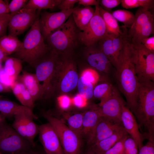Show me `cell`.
I'll use <instances>...</instances> for the list:
<instances>
[{"mask_svg": "<svg viewBox=\"0 0 154 154\" xmlns=\"http://www.w3.org/2000/svg\"><path fill=\"white\" fill-rule=\"evenodd\" d=\"M87 100L79 94L76 95L73 98L72 102L76 107L81 108L86 106Z\"/></svg>", "mask_w": 154, "mask_h": 154, "instance_id": "obj_46", "label": "cell"}, {"mask_svg": "<svg viewBox=\"0 0 154 154\" xmlns=\"http://www.w3.org/2000/svg\"><path fill=\"white\" fill-rule=\"evenodd\" d=\"M127 135L120 140L103 154H125L124 143Z\"/></svg>", "mask_w": 154, "mask_h": 154, "instance_id": "obj_39", "label": "cell"}, {"mask_svg": "<svg viewBox=\"0 0 154 154\" xmlns=\"http://www.w3.org/2000/svg\"><path fill=\"white\" fill-rule=\"evenodd\" d=\"M101 117L97 106H91L83 113L82 137L88 139Z\"/></svg>", "mask_w": 154, "mask_h": 154, "instance_id": "obj_20", "label": "cell"}, {"mask_svg": "<svg viewBox=\"0 0 154 154\" xmlns=\"http://www.w3.org/2000/svg\"><path fill=\"white\" fill-rule=\"evenodd\" d=\"M121 3V0H99V5L102 9L110 12L113 8Z\"/></svg>", "mask_w": 154, "mask_h": 154, "instance_id": "obj_40", "label": "cell"}, {"mask_svg": "<svg viewBox=\"0 0 154 154\" xmlns=\"http://www.w3.org/2000/svg\"><path fill=\"white\" fill-rule=\"evenodd\" d=\"M6 57L4 55L0 48V62L4 61Z\"/></svg>", "mask_w": 154, "mask_h": 154, "instance_id": "obj_51", "label": "cell"}, {"mask_svg": "<svg viewBox=\"0 0 154 154\" xmlns=\"http://www.w3.org/2000/svg\"><path fill=\"white\" fill-rule=\"evenodd\" d=\"M129 50L138 80L148 79L154 82V52L148 50L142 44L134 45L130 42Z\"/></svg>", "mask_w": 154, "mask_h": 154, "instance_id": "obj_5", "label": "cell"}, {"mask_svg": "<svg viewBox=\"0 0 154 154\" xmlns=\"http://www.w3.org/2000/svg\"><path fill=\"white\" fill-rule=\"evenodd\" d=\"M154 33V21L153 19L146 23L130 39L128 40L133 45L141 44L144 38L149 37Z\"/></svg>", "mask_w": 154, "mask_h": 154, "instance_id": "obj_29", "label": "cell"}, {"mask_svg": "<svg viewBox=\"0 0 154 154\" xmlns=\"http://www.w3.org/2000/svg\"><path fill=\"white\" fill-rule=\"evenodd\" d=\"M38 134L46 154H64L58 135L50 123L39 125Z\"/></svg>", "mask_w": 154, "mask_h": 154, "instance_id": "obj_16", "label": "cell"}, {"mask_svg": "<svg viewBox=\"0 0 154 154\" xmlns=\"http://www.w3.org/2000/svg\"><path fill=\"white\" fill-rule=\"evenodd\" d=\"M123 35L107 34L98 44L112 65L117 70L119 67L123 43Z\"/></svg>", "mask_w": 154, "mask_h": 154, "instance_id": "obj_11", "label": "cell"}, {"mask_svg": "<svg viewBox=\"0 0 154 154\" xmlns=\"http://www.w3.org/2000/svg\"><path fill=\"white\" fill-rule=\"evenodd\" d=\"M3 69L8 76L16 80L22 68V61L14 57L7 56Z\"/></svg>", "mask_w": 154, "mask_h": 154, "instance_id": "obj_28", "label": "cell"}, {"mask_svg": "<svg viewBox=\"0 0 154 154\" xmlns=\"http://www.w3.org/2000/svg\"><path fill=\"white\" fill-rule=\"evenodd\" d=\"M5 118L1 114L0 115V123H1Z\"/></svg>", "mask_w": 154, "mask_h": 154, "instance_id": "obj_53", "label": "cell"}, {"mask_svg": "<svg viewBox=\"0 0 154 154\" xmlns=\"http://www.w3.org/2000/svg\"><path fill=\"white\" fill-rule=\"evenodd\" d=\"M94 13L95 9L91 6L76 7L72 15L76 25L80 31H82L86 27Z\"/></svg>", "mask_w": 154, "mask_h": 154, "instance_id": "obj_22", "label": "cell"}, {"mask_svg": "<svg viewBox=\"0 0 154 154\" xmlns=\"http://www.w3.org/2000/svg\"><path fill=\"white\" fill-rule=\"evenodd\" d=\"M111 14L117 21L122 23L126 28H131L135 20V15L125 10H116L113 11Z\"/></svg>", "mask_w": 154, "mask_h": 154, "instance_id": "obj_32", "label": "cell"}, {"mask_svg": "<svg viewBox=\"0 0 154 154\" xmlns=\"http://www.w3.org/2000/svg\"><path fill=\"white\" fill-rule=\"evenodd\" d=\"M33 146L6 121L0 123V151L3 154H15L27 151Z\"/></svg>", "mask_w": 154, "mask_h": 154, "instance_id": "obj_7", "label": "cell"}, {"mask_svg": "<svg viewBox=\"0 0 154 154\" xmlns=\"http://www.w3.org/2000/svg\"><path fill=\"white\" fill-rule=\"evenodd\" d=\"M0 154H3L0 151Z\"/></svg>", "mask_w": 154, "mask_h": 154, "instance_id": "obj_56", "label": "cell"}, {"mask_svg": "<svg viewBox=\"0 0 154 154\" xmlns=\"http://www.w3.org/2000/svg\"><path fill=\"white\" fill-rule=\"evenodd\" d=\"M135 20L131 27L127 31V37L130 40L146 23L153 19V15L149 10L140 7L135 15Z\"/></svg>", "mask_w": 154, "mask_h": 154, "instance_id": "obj_24", "label": "cell"}, {"mask_svg": "<svg viewBox=\"0 0 154 154\" xmlns=\"http://www.w3.org/2000/svg\"><path fill=\"white\" fill-rule=\"evenodd\" d=\"M11 90L22 105L32 109L34 107V102L23 84L15 83L12 86Z\"/></svg>", "mask_w": 154, "mask_h": 154, "instance_id": "obj_26", "label": "cell"}, {"mask_svg": "<svg viewBox=\"0 0 154 154\" xmlns=\"http://www.w3.org/2000/svg\"><path fill=\"white\" fill-rule=\"evenodd\" d=\"M128 133L123 127L107 138L89 146L96 154H103Z\"/></svg>", "mask_w": 154, "mask_h": 154, "instance_id": "obj_21", "label": "cell"}, {"mask_svg": "<svg viewBox=\"0 0 154 154\" xmlns=\"http://www.w3.org/2000/svg\"><path fill=\"white\" fill-rule=\"evenodd\" d=\"M39 10L22 9L16 13L10 15L7 28L9 35L17 37L33 25L40 14Z\"/></svg>", "mask_w": 154, "mask_h": 154, "instance_id": "obj_10", "label": "cell"}, {"mask_svg": "<svg viewBox=\"0 0 154 154\" xmlns=\"http://www.w3.org/2000/svg\"><path fill=\"white\" fill-rule=\"evenodd\" d=\"M84 56L91 68L107 76L112 65L108 58L101 50L97 42L84 48Z\"/></svg>", "mask_w": 154, "mask_h": 154, "instance_id": "obj_15", "label": "cell"}, {"mask_svg": "<svg viewBox=\"0 0 154 154\" xmlns=\"http://www.w3.org/2000/svg\"><path fill=\"white\" fill-rule=\"evenodd\" d=\"M61 60L59 55L49 51L36 63L35 74L41 84L43 97L47 98L56 90L58 68Z\"/></svg>", "mask_w": 154, "mask_h": 154, "instance_id": "obj_4", "label": "cell"}, {"mask_svg": "<svg viewBox=\"0 0 154 154\" xmlns=\"http://www.w3.org/2000/svg\"><path fill=\"white\" fill-rule=\"evenodd\" d=\"M99 0H79L78 3L80 5H83L84 7L95 6L99 5Z\"/></svg>", "mask_w": 154, "mask_h": 154, "instance_id": "obj_48", "label": "cell"}, {"mask_svg": "<svg viewBox=\"0 0 154 154\" xmlns=\"http://www.w3.org/2000/svg\"><path fill=\"white\" fill-rule=\"evenodd\" d=\"M62 0H29L24 8L27 9L40 11L52 10L57 7Z\"/></svg>", "mask_w": 154, "mask_h": 154, "instance_id": "obj_30", "label": "cell"}, {"mask_svg": "<svg viewBox=\"0 0 154 154\" xmlns=\"http://www.w3.org/2000/svg\"><path fill=\"white\" fill-rule=\"evenodd\" d=\"M114 88L112 84L107 80L100 83L94 87L93 97L102 101L111 94Z\"/></svg>", "mask_w": 154, "mask_h": 154, "instance_id": "obj_31", "label": "cell"}, {"mask_svg": "<svg viewBox=\"0 0 154 154\" xmlns=\"http://www.w3.org/2000/svg\"><path fill=\"white\" fill-rule=\"evenodd\" d=\"M80 31L71 14L67 20L49 35L44 41L49 51L58 55L68 54L79 42Z\"/></svg>", "mask_w": 154, "mask_h": 154, "instance_id": "obj_2", "label": "cell"}, {"mask_svg": "<svg viewBox=\"0 0 154 154\" xmlns=\"http://www.w3.org/2000/svg\"><path fill=\"white\" fill-rule=\"evenodd\" d=\"M39 17L27 32L15 57L34 67L37 62L49 51L41 33Z\"/></svg>", "mask_w": 154, "mask_h": 154, "instance_id": "obj_3", "label": "cell"}, {"mask_svg": "<svg viewBox=\"0 0 154 154\" xmlns=\"http://www.w3.org/2000/svg\"><path fill=\"white\" fill-rule=\"evenodd\" d=\"M126 104L115 87L111 94L100 101L98 106L102 117L121 123V116L122 106Z\"/></svg>", "mask_w": 154, "mask_h": 154, "instance_id": "obj_13", "label": "cell"}, {"mask_svg": "<svg viewBox=\"0 0 154 154\" xmlns=\"http://www.w3.org/2000/svg\"><path fill=\"white\" fill-rule=\"evenodd\" d=\"M2 68L3 67L1 64V62H0V70H1Z\"/></svg>", "mask_w": 154, "mask_h": 154, "instance_id": "obj_55", "label": "cell"}, {"mask_svg": "<svg viewBox=\"0 0 154 154\" xmlns=\"http://www.w3.org/2000/svg\"><path fill=\"white\" fill-rule=\"evenodd\" d=\"M141 44L148 50L154 52V36L144 39L142 41Z\"/></svg>", "mask_w": 154, "mask_h": 154, "instance_id": "obj_47", "label": "cell"}, {"mask_svg": "<svg viewBox=\"0 0 154 154\" xmlns=\"http://www.w3.org/2000/svg\"><path fill=\"white\" fill-rule=\"evenodd\" d=\"M16 80L5 74L3 68L0 70V82L4 86L11 89V86Z\"/></svg>", "mask_w": 154, "mask_h": 154, "instance_id": "obj_45", "label": "cell"}, {"mask_svg": "<svg viewBox=\"0 0 154 154\" xmlns=\"http://www.w3.org/2000/svg\"><path fill=\"white\" fill-rule=\"evenodd\" d=\"M11 90L10 88L4 86L0 82V93L8 92Z\"/></svg>", "mask_w": 154, "mask_h": 154, "instance_id": "obj_50", "label": "cell"}, {"mask_svg": "<svg viewBox=\"0 0 154 154\" xmlns=\"http://www.w3.org/2000/svg\"><path fill=\"white\" fill-rule=\"evenodd\" d=\"M92 68H87L82 73L81 76L85 80L91 83L93 85L98 80L97 72Z\"/></svg>", "mask_w": 154, "mask_h": 154, "instance_id": "obj_38", "label": "cell"}, {"mask_svg": "<svg viewBox=\"0 0 154 154\" xmlns=\"http://www.w3.org/2000/svg\"><path fill=\"white\" fill-rule=\"evenodd\" d=\"M22 43V42L17 37L9 35H4L0 38V48L6 56L17 52Z\"/></svg>", "mask_w": 154, "mask_h": 154, "instance_id": "obj_25", "label": "cell"}, {"mask_svg": "<svg viewBox=\"0 0 154 154\" xmlns=\"http://www.w3.org/2000/svg\"><path fill=\"white\" fill-rule=\"evenodd\" d=\"M75 62L72 60H61L57 71L56 90L63 93H69L77 86L78 76Z\"/></svg>", "mask_w": 154, "mask_h": 154, "instance_id": "obj_8", "label": "cell"}, {"mask_svg": "<svg viewBox=\"0 0 154 154\" xmlns=\"http://www.w3.org/2000/svg\"><path fill=\"white\" fill-rule=\"evenodd\" d=\"M138 154H154V141L148 140L139 150Z\"/></svg>", "mask_w": 154, "mask_h": 154, "instance_id": "obj_44", "label": "cell"}, {"mask_svg": "<svg viewBox=\"0 0 154 154\" xmlns=\"http://www.w3.org/2000/svg\"><path fill=\"white\" fill-rule=\"evenodd\" d=\"M125 154H138V148L135 140L129 135L126 136L124 143Z\"/></svg>", "mask_w": 154, "mask_h": 154, "instance_id": "obj_36", "label": "cell"}, {"mask_svg": "<svg viewBox=\"0 0 154 154\" xmlns=\"http://www.w3.org/2000/svg\"><path fill=\"white\" fill-rule=\"evenodd\" d=\"M1 96H0V98H1Z\"/></svg>", "mask_w": 154, "mask_h": 154, "instance_id": "obj_57", "label": "cell"}, {"mask_svg": "<svg viewBox=\"0 0 154 154\" xmlns=\"http://www.w3.org/2000/svg\"><path fill=\"white\" fill-rule=\"evenodd\" d=\"M121 119L124 129L135 141L138 149L139 150L143 145L144 139L140 132L134 115L127 107L126 104L122 106Z\"/></svg>", "mask_w": 154, "mask_h": 154, "instance_id": "obj_18", "label": "cell"}, {"mask_svg": "<svg viewBox=\"0 0 154 154\" xmlns=\"http://www.w3.org/2000/svg\"><path fill=\"white\" fill-rule=\"evenodd\" d=\"M123 127L122 123L101 117L87 140L89 146L109 137Z\"/></svg>", "mask_w": 154, "mask_h": 154, "instance_id": "obj_17", "label": "cell"}, {"mask_svg": "<svg viewBox=\"0 0 154 154\" xmlns=\"http://www.w3.org/2000/svg\"><path fill=\"white\" fill-rule=\"evenodd\" d=\"M79 0H62L58 6L60 11H65L73 9L74 5L78 3Z\"/></svg>", "mask_w": 154, "mask_h": 154, "instance_id": "obj_43", "label": "cell"}, {"mask_svg": "<svg viewBox=\"0 0 154 154\" xmlns=\"http://www.w3.org/2000/svg\"><path fill=\"white\" fill-rule=\"evenodd\" d=\"M15 154H29L27 153L26 151H23V152H19V153H15Z\"/></svg>", "mask_w": 154, "mask_h": 154, "instance_id": "obj_54", "label": "cell"}, {"mask_svg": "<svg viewBox=\"0 0 154 154\" xmlns=\"http://www.w3.org/2000/svg\"><path fill=\"white\" fill-rule=\"evenodd\" d=\"M17 80L23 84L31 96L34 102L42 98L41 85L35 74L23 71Z\"/></svg>", "mask_w": 154, "mask_h": 154, "instance_id": "obj_19", "label": "cell"}, {"mask_svg": "<svg viewBox=\"0 0 154 154\" xmlns=\"http://www.w3.org/2000/svg\"><path fill=\"white\" fill-rule=\"evenodd\" d=\"M28 0H12L8 4L10 15H13L23 8L28 1Z\"/></svg>", "mask_w": 154, "mask_h": 154, "instance_id": "obj_37", "label": "cell"}, {"mask_svg": "<svg viewBox=\"0 0 154 154\" xmlns=\"http://www.w3.org/2000/svg\"><path fill=\"white\" fill-rule=\"evenodd\" d=\"M99 13L104 22L107 33L116 35L122 34L117 21L110 12L105 11L99 5Z\"/></svg>", "mask_w": 154, "mask_h": 154, "instance_id": "obj_27", "label": "cell"}, {"mask_svg": "<svg viewBox=\"0 0 154 154\" xmlns=\"http://www.w3.org/2000/svg\"><path fill=\"white\" fill-rule=\"evenodd\" d=\"M12 127L22 137L34 145V140L38 133L39 125L33 121L36 116L33 114L21 113L14 116Z\"/></svg>", "mask_w": 154, "mask_h": 154, "instance_id": "obj_14", "label": "cell"}, {"mask_svg": "<svg viewBox=\"0 0 154 154\" xmlns=\"http://www.w3.org/2000/svg\"><path fill=\"white\" fill-rule=\"evenodd\" d=\"M10 17L9 14H0V38L5 35Z\"/></svg>", "mask_w": 154, "mask_h": 154, "instance_id": "obj_41", "label": "cell"}, {"mask_svg": "<svg viewBox=\"0 0 154 154\" xmlns=\"http://www.w3.org/2000/svg\"><path fill=\"white\" fill-rule=\"evenodd\" d=\"M59 107L63 110L68 109L70 106L72 101L70 98L66 95L60 96L57 98Z\"/></svg>", "mask_w": 154, "mask_h": 154, "instance_id": "obj_42", "label": "cell"}, {"mask_svg": "<svg viewBox=\"0 0 154 154\" xmlns=\"http://www.w3.org/2000/svg\"><path fill=\"white\" fill-rule=\"evenodd\" d=\"M75 8L54 13L46 11L40 13L39 25L44 40L66 21Z\"/></svg>", "mask_w": 154, "mask_h": 154, "instance_id": "obj_12", "label": "cell"}, {"mask_svg": "<svg viewBox=\"0 0 154 154\" xmlns=\"http://www.w3.org/2000/svg\"><path fill=\"white\" fill-rule=\"evenodd\" d=\"M77 86L78 94L87 100L93 97V85L81 76L78 78Z\"/></svg>", "mask_w": 154, "mask_h": 154, "instance_id": "obj_34", "label": "cell"}, {"mask_svg": "<svg viewBox=\"0 0 154 154\" xmlns=\"http://www.w3.org/2000/svg\"><path fill=\"white\" fill-rule=\"evenodd\" d=\"M121 3L126 9L139 7L149 11L154 7L153 0H121Z\"/></svg>", "mask_w": 154, "mask_h": 154, "instance_id": "obj_35", "label": "cell"}, {"mask_svg": "<svg viewBox=\"0 0 154 154\" xmlns=\"http://www.w3.org/2000/svg\"><path fill=\"white\" fill-rule=\"evenodd\" d=\"M43 116L56 131L64 154H80L81 138L60 119L48 113H44Z\"/></svg>", "mask_w": 154, "mask_h": 154, "instance_id": "obj_6", "label": "cell"}, {"mask_svg": "<svg viewBox=\"0 0 154 154\" xmlns=\"http://www.w3.org/2000/svg\"><path fill=\"white\" fill-rule=\"evenodd\" d=\"M83 113H76L67 117L68 127L81 138Z\"/></svg>", "mask_w": 154, "mask_h": 154, "instance_id": "obj_33", "label": "cell"}, {"mask_svg": "<svg viewBox=\"0 0 154 154\" xmlns=\"http://www.w3.org/2000/svg\"><path fill=\"white\" fill-rule=\"evenodd\" d=\"M85 154H96L93 151L90 149L88 148Z\"/></svg>", "mask_w": 154, "mask_h": 154, "instance_id": "obj_52", "label": "cell"}, {"mask_svg": "<svg viewBox=\"0 0 154 154\" xmlns=\"http://www.w3.org/2000/svg\"><path fill=\"white\" fill-rule=\"evenodd\" d=\"M32 109L13 102L0 98V112L5 118H10L21 113L33 114Z\"/></svg>", "mask_w": 154, "mask_h": 154, "instance_id": "obj_23", "label": "cell"}, {"mask_svg": "<svg viewBox=\"0 0 154 154\" xmlns=\"http://www.w3.org/2000/svg\"><path fill=\"white\" fill-rule=\"evenodd\" d=\"M8 4L2 0H0V14H9Z\"/></svg>", "mask_w": 154, "mask_h": 154, "instance_id": "obj_49", "label": "cell"}, {"mask_svg": "<svg viewBox=\"0 0 154 154\" xmlns=\"http://www.w3.org/2000/svg\"><path fill=\"white\" fill-rule=\"evenodd\" d=\"M99 5L95 6V13L88 25L79 34V42L86 46L97 43L107 32L103 20L99 12Z\"/></svg>", "mask_w": 154, "mask_h": 154, "instance_id": "obj_9", "label": "cell"}, {"mask_svg": "<svg viewBox=\"0 0 154 154\" xmlns=\"http://www.w3.org/2000/svg\"><path fill=\"white\" fill-rule=\"evenodd\" d=\"M121 56L116 77L118 89L125 97L126 106L133 114L137 104L139 83L136 75L129 50L127 33H123Z\"/></svg>", "mask_w": 154, "mask_h": 154, "instance_id": "obj_1", "label": "cell"}]
</instances>
